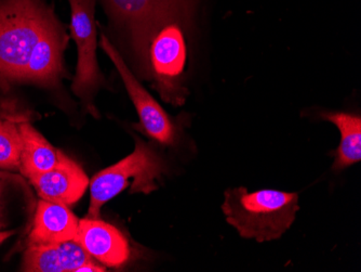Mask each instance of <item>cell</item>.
Wrapping results in <instances>:
<instances>
[{
  "label": "cell",
  "instance_id": "7a4b0ae2",
  "mask_svg": "<svg viewBox=\"0 0 361 272\" xmlns=\"http://www.w3.org/2000/svg\"><path fill=\"white\" fill-rule=\"evenodd\" d=\"M64 36L52 12L35 0H0V77L25 79L30 62Z\"/></svg>",
  "mask_w": 361,
  "mask_h": 272
},
{
  "label": "cell",
  "instance_id": "277c9868",
  "mask_svg": "<svg viewBox=\"0 0 361 272\" xmlns=\"http://www.w3.org/2000/svg\"><path fill=\"white\" fill-rule=\"evenodd\" d=\"M165 165L158 154L141 140L133 153L95 175L90 184V205L87 218H100L101 208L130 188V194H149L158 189Z\"/></svg>",
  "mask_w": 361,
  "mask_h": 272
},
{
  "label": "cell",
  "instance_id": "4fadbf2b",
  "mask_svg": "<svg viewBox=\"0 0 361 272\" xmlns=\"http://www.w3.org/2000/svg\"><path fill=\"white\" fill-rule=\"evenodd\" d=\"M22 151L19 126L0 119V168L18 170Z\"/></svg>",
  "mask_w": 361,
  "mask_h": 272
},
{
  "label": "cell",
  "instance_id": "e0dca14e",
  "mask_svg": "<svg viewBox=\"0 0 361 272\" xmlns=\"http://www.w3.org/2000/svg\"><path fill=\"white\" fill-rule=\"evenodd\" d=\"M4 184L5 182H4L3 176L0 174V228L4 227L3 208H1V194H3Z\"/></svg>",
  "mask_w": 361,
  "mask_h": 272
},
{
  "label": "cell",
  "instance_id": "2e32d148",
  "mask_svg": "<svg viewBox=\"0 0 361 272\" xmlns=\"http://www.w3.org/2000/svg\"><path fill=\"white\" fill-rule=\"evenodd\" d=\"M105 271V267H102V266L97 265L94 263L87 264V265L82 266V267L79 268L77 270V272H103Z\"/></svg>",
  "mask_w": 361,
  "mask_h": 272
},
{
  "label": "cell",
  "instance_id": "ba28073f",
  "mask_svg": "<svg viewBox=\"0 0 361 272\" xmlns=\"http://www.w3.org/2000/svg\"><path fill=\"white\" fill-rule=\"evenodd\" d=\"M30 180L42 200L66 206L80 200L89 184L84 170L63 152L54 168L30 178Z\"/></svg>",
  "mask_w": 361,
  "mask_h": 272
},
{
  "label": "cell",
  "instance_id": "3957f363",
  "mask_svg": "<svg viewBox=\"0 0 361 272\" xmlns=\"http://www.w3.org/2000/svg\"><path fill=\"white\" fill-rule=\"evenodd\" d=\"M299 210L297 192L273 189L250 192L245 187L227 189L222 204L226 223L243 239L259 243L281 239L291 228Z\"/></svg>",
  "mask_w": 361,
  "mask_h": 272
},
{
  "label": "cell",
  "instance_id": "6da1fadb",
  "mask_svg": "<svg viewBox=\"0 0 361 272\" xmlns=\"http://www.w3.org/2000/svg\"><path fill=\"white\" fill-rule=\"evenodd\" d=\"M192 0H160L151 17L133 37L147 78L161 98L183 105L188 63V37Z\"/></svg>",
  "mask_w": 361,
  "mask_h": 272
},
{
  "label": "cell",
  "instance_id": "9a60e30c",
  "mask_svg": "<svg viewBox=\"0 0 361 272\" xmlns=\"http://www.w3.org/2000/svg\"><path fill=\"white\" fill-rule=\"evenodd\" d=\"M63 272H77L87 264L94 263L95 259L76 240H68L56 244Z\"/></svg>",
  "mask_w": 361,
  "mask_h": 272
},
{
  "label": "cell",
  "instance_id": "5bb4252c",
  "mask_svg": "<svg viewBox=\"0 0 361 272\" xmlns=\"http://www.w3.org/2000/svg\"><path fill=\"white\" fill-rule=\"evenodd\" d=\"M24 271L63 272L56 245H28L24 256Z\"/></svg>",
  "mask_w": 361,
  "mask_h": 272
},
{
  "label": "cell",
  "instance_id": "30bf717a",
  "mask_svg": "<svg viewBox=\"0 0 361 272\" xmlns=\"http://www.w3.org/2000/svg\"><path fill=\"white\" fill-rule=\"evenodd\" d=\"M324 121L336 126L341 134L340 145L330 155L334 156L332 170H345L361 161V117L348 112H326L320 114Z\"/></svg>",
  "mask_w": 361,
  "mask_h": 272
},
{
  "label": "cell",
  "instance_id": "5b68a950",
  "mask_svg": "<svg viewBox=\"0 0 361 272\" xmlns=\"http://www.w3.org/2000/svg\"><path fill=\"white\" fill-rule=\"evenodd\" d=\"M101 47L116 66L126 90L133 100L140 117V128L152 139L162 146L176 143V127L167 112L156 101L153 95L146 90L126 64L118 50L111 45L109 38L101 35Z\"/></svg>",
  "mask_w": 361,
  "mask_h": 272
},
{
  "label": "cell",
  "instance_id": "7c38bea8",
  "mask_svg": "<svg viewBox=\"0 0 361 272\" xmlns=\"http://www.w3.org/2000/svg\"><path fill=\"white\" fill-rule=\"evenodd\" d=\"M114 19L129 30L131 38L139 33L160 0H105Z\"/></svg>",
  "mask_w": 361,
  "mask_h": 272
},
{
  "label": "cell",
  "instance_id": "52a82bcc",
  "mask_svg": "<svg viewBox=\"0 0 361 272\" xmlns=\"http://www.w3.org/2000/svg\"><path fill=\"white\" fill-rule=\"evenodd\" d=\"M92 256L109 268L125 265L131 256L129 241L116 227L100 219L79 220L75 239Z\"/></svg>",
  "mask_w": 361,
  "mask_h": 272
},
{
  "label": "cell",
  "instance_id": "8fae6325",
  "mask_svg": "<svg viewBox=\"0 0 361 272\" xmlns=\"http://www.w3.org/2000/svg\"><path fill=\"white\" fill-rule=\"evenodd\" d=\"M19 131L22 138L20 158L22 174L30 179L54 168L60 158L61 151L52 147L30 124H20Z\"/></svg>",
  "mask_w": 361,
  "mask_h": 272
},
{
  "label": "cell",
  "instance_id": "9c48e42d",
  "mask_svg": "<svg viewBox=\"0 0 361 272\" xmlns=\"http://www.w3.org/2000/svg\"><path fill=\"white\" fill-rule=\"evenodd\" d=\"M78 223L66 205L39 201L28 245H56L75 239Z\"/></svg>",
  "mask_w": 361,
  "mask_h": 272
},
{
  "label": "cell",
  "instance_id": "8992f818",
  "mask_svg": "<svg viewBox=\"0 0 361 272\" xmlns=\"http://www.w3.org/2000/svg\"><path fill=\"white\" fill-rule=\"evenodd\" d=\"M72 19L71 32L78 50L73 91L78 97H88L102 83L97 60L95 0H70Z\"/></svg>",
  "mask_w": 361,
  "mask_h": 272
}]
</instances>
